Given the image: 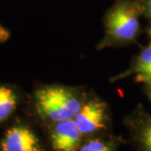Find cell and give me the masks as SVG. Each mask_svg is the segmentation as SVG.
<instances>
[{
  "instance_id": "1",
  "label": "cell",
  "mask_w": 151,
  "mask_h": 151,
  "mask_svg": "<svg viewBox=\"0 0 151 151\" xmlns=\"http://www.w3.org/2000/svg\"><path fill=\"white\" fill-rule=\"evenodd\" d=\"M82 105L79 95L64 86H45L35 93V107L39 115L54 123L73 119Z\"/></svg>"
},
{
  "instance_id": "2",
  "label": "cell",
  "mask_w": 151,
  "mask_h": 151,
  "mask_svg": "<svg viewBox=\"0 0 151 151\" xmlns=\"http://www.w3.org/2000/svg\"><path fill=\"white\" fill-rule=\"evenodd\" d=\"M139 30V20L136 8L128 3H119L106 16V33L100 48L131 42L137 37Z\"/></svg>"
},
{
  "instance_id": "3",
  "label": "cell",
  "mask_w": 151,
  "mask_h": 151,
  "mask_svg": "<svg viewBox=\"0 0 151 151\" xmlns=\"http://www.w3.org/2000/svg\"><path fill=\"white\" fill-rule=\"evenodd\" d=\"M73 120L82 135L105 129L107 123L106 104L100 100H92L81 106Z\"/></svg>"
},
{
  "instance_id": "4",
  "label": "cell",
  "mask_w": 151,
  "mask_h": 151,
  "mask_svg": "<svg viewBox=\"0 0 151 151\" xmlns=\"http://www.w3.org/2000/svg\"><path fill=\"white\" fill-rule=\"evenodd\" d=\"M0 147L2 151H44L37 136L24 125H16L7 130Z\"/></svg>"
},
{
  "instance_id": "5",
  "label": "cell",
  "mask_w": 151,
  "mask_h": 151,
  "mask_svg": "<svg viewBox=\"0 0 151 151\" xmlns=\"http://www.w3.org/2000/svg\"><path fill=\"white\" fill-rule=\"evenodd\" d=\"M82 134L73 119L55 123L50 134L55 151H76L81 144Z\"/></svg>"
},
{
  "instance_id": "6",
  "label": "cell",
  "mask_w": 151,
  "mask_h": 151,
  "mask_svg": "<svg viewBox=\"0 0 151 151\" xmlns=\"http://www.w3.org/2000/svg\"><path fill=\"white\" fill-rule=\"evenodd\" d=\"M18 97L14 89L0 86V124L8 120L17 108Z\"/></svg>"
},
{
  "instance_id": "7",
  "label": "cell",
  "mask_w": 151,
  "mask_h": 151,
  "mask_svg": "<svg viewBox=\"0 0 151 151\" xmlns=\"http://www.w3.org/2000/svg\"><path fill=\"white\" fill-rule=\"evenodd\" d=\"M134 73L138 82H151V44L139 55L134 66Z\"/></svg>"
},
{
  "instance_id": "8",
  "label": "cell",
  "mask_w": 151,
  "mask_h": 151,
  "mask_svg": "<svg viewBox=\"0 0 151 151\" xmlns=\"http://www.w3.org/2000/svg\"><path fill=\"white\" fill-rule=\"evenodd\" d=\"M80 151H112V149L101 139H91L81 146Z\"/></svg>"
},
{
  "instance_id": "9",
  "label": "cell",
  "mask_w": 151,
  "mask_h": 151,
  "mask_svg": "<svg viewBox=\"0 0 151 151\" xmlns=\"http://www.w3.org/2000/svg\"><path fill=\"white\" fill-rule=\"evenodd\" d=\"M139 143L145 151H151V121L142 128L139 132Z\"/></svg>"
},
{
  "instance_id": "10",
  "label": "cell",
  "mask_w": 151,
  "mask_h": 151,
  "mask_svg": "<svg viewBox=\"0 0 151 151\" xmlns=\"http://www.w3.org/2000/svg\"><path fill=\"white\" fill-rule=\"evenodd\" d=\"M10 37V33L0 23V43H4Z\"/></svg>"
},
{
  "instance_id": "11",
  "label": "cell",
  "mask_w": 151,
  "mask_h": 151,
  "mask_svg": "<svg viewBox=\"0 0 151 151\" xmlns=\"http://www.w3.org/2000/svg\"><path fill=\"white\" fill-rule=\"evenodd\" d=\"M148 10H149V15L151 19V0L148 1Z\"/></svg>"
},
{
  "instance_id": "12",
  "label": "cell",
  "mask_w": 151,
  "mask_h": 151,
  "mask_svg": "<svg viewBox=\"0 0 151 151\" xmlns=\"http://www.w3.org/2000/svg\"><path fill=\"white\" fill-rule=\"evenodd\" d=\"M150 86H151V82H150Z\"/></svg>"
}]
</instances>
